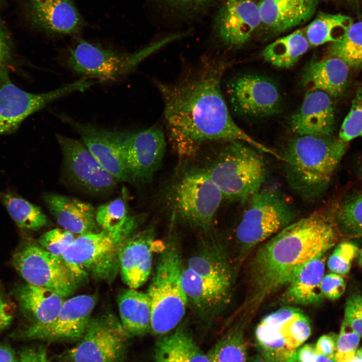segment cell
I'll return each instance as SVG.
<instances>
[{"label": "cell", "mask_w": 362, "mask_h": 362, "mask_svg": "<svg viewBox=\"0 0 362 362\" xmlns=\"http://www.w3.org/2000/svg\"><path fill=\"white\" fill-rule=\"evenodd\" d=\"M225 68L222 61L206 57L176 82L155 81L173 149L185 159L195 156L204 145L242 141L279 159L280 154L254 139L234 121L221 92Z\"/></svg>", "instance_id": "1"}, {"label": "cell", "mask_w": 362, "mask_h": 362, "mask_svg": "<svg viewBox=\"0 0 362 362\" xmlns=\"http://www.w3.org/2000/svg\"><path fill=\"white\" fill-rule=\"evenodd\" d=\"M334 216L314 212L266 240L252 261L253 302H260L291 282L311 260L323 256L338 239Z\"/></svg>", "instance_id": "2"}, {"label": "cell", "mask_w": 362, "mask_h": 362, "mask_svg": "<svg viewBox=\"0 0 362 362\" xmlns=\"http://www.w3.org/2000/svg\"><path fill=\"white\" fill-rule=\"evenodd\" d=\"M346 148L347 142L339 137L297 136L282 155L288 185L303 200H315L330 182Z\"/></svg>", "instance_id": "3"}, {"label": "cell", "mask_w": 362, "mask_h": 362, "mask_svg": "<svg viewBox=\"0 0 362 362\" xmlns=\"http://www.w3.org/2000/svg\"><path fill=\"white\" fill-rule=\"evenodd\" d=\"M199 166L229 201L248 200L265 182L266 168L261 152L242 141L221 142Z\"/></svg>", "instance_id": "4"}, {"label": "cell", "mask_w": 362, "mask_h": 362, "mask_svg": "<svg viewBox=\"0 0 362 362\" xmlns=\"http://www.w3.org/2000/svg\"><path fill=\"white\" fill-rule=\"evenodd\" d=\"M183 267L177 239H169L161 248L147 291L151 303V333L161 336L174 329L188 304L181 282Z\"/></svg>", "instance_id": "5"}, {"label": "cell", "mask_w": 362, "mask_h": 362, "mask_svg": "<svg viewBox=\"0 0 362 362\" xmlns=\"http://www.w3.org/2000/svg\"><path fill=\"white\" fill-rule=\"evenodd\" d=\"M171 219L205 233L211 232L224 198L208 174L198 165L180 166L167 190Z\"/></svg>", "instance_id": "6"}, {"label": "cell", "mask_w": 362, "mask_h": 362, "mask_svg": "<svg viewBox=\"0 0 362 362\" xmlns=\"http://www.w3.org/2000/svg\"><path fill=\"white\" fill-rule=\"evenodd\" d=\"M187 32L170 35L134 52H124L79 39L66 53L64 64L83 78L98 82L117 81L132 72L142 61Z\"/></svg>", "instance_id": "7"}, {"label": "cell", "mask_w": 362, "mask_h": 362, "mask_svg": "<svg viewBox=\"0 0 362 362\" xmlns=\"http://www.w3.org/2000/svg\"><path fill=\"white\" fill-rule=\"evenodd\" d=\"M248 201L236 229L238 242L246 249L267 240L295 221V209L276 187H262Z\"/></svg>", "instance_id": "8"}, {"label": "cell", "mask_w": 362, "mask_h": 362, "mask_svg": "<svg viewBox=\"0 0 362 362\" xmlns=\"http://www.w3.org/2000/svg\"><path fill=\"white\" fill-rule=\"evenodd\" d=\"M12 263L27 283L48 289L63 298L71 295L87 275L34 243L17 249Z\"/></svg>", "instance_id": "9"}, {"label": "cell", "mask_w": 362, "mask_h": 362, "mask_svg": "<svg viewBox=\"0 0 362 362\" xmlns=\"http://www.w3.org/2000/svg\"><path fill=\"white\" fill-rule=\"evenodd\" d=\"M136 230L114 233L102 230L81 235L65 251L66 262L99 280L111 278L119 269V253L125 240Z\"/></svg>", "instance_id": "10"}, {"label": "cell", "mask_w": 362, "mask_h": 362, "mask_svg": "<svg viewBox=\"0 0 362 362\" xmlns=\"http://www.w3.org/2000/svg\"><path fill=\"white\" fill-rule=\"evenodd\" d=\"M95 83L82 77L50 92L34 94L5 79L0 82V136L14 132L28 117L52 102L75 92H83Z\"/></svg>", "instance_id": "11"}, {"label": "cell", "mask_w": 362, "mask_h": 362, "mask_svg": "<svg viewBox=\"0 0 362 362\" xmlns=\"http://www.w3.org/2000/svg\"><path fill=\"white\" fill-rule=\"evenodd\" d=\"M130 338L121 321L107 313L92 318L80 342L70 351L73 362H122Z\"/></svg>", "instance_id": "12"}, {"label": "cell", "mask_w": 362, "mask_h": 362, "mask_svg": "<svg viewBox=\"0 0 362 362\" xmlns=\"http://www.w3.org/2000/svg\"><path fill=\"white\" fill-rule=\"evenodd\" d=\"M131 182L152 178L161 165L166 146L160 126L136 131H115Z\"/></svg>", "instance_id": "13"}, {"label": "cell", "mask_w": 362, "mask_h": 362, "mask_svg": "<svg viewBox=\"0 0 362 362\" xmlns=\"http://www.w3.org/2000/svg\"><path fill=\"white\" fill-rule=\"evenodd\" d=\"M227 94L234 111L244 117H270L279 113L282 108L278 86L258 74H243L234 77L228 84Z\"/></svg>", "instance_id": "14"}, {"label": "cell", "mask_w": 362, "mask_h": 362, "mask_svg": "<svg viewBox=\"0 0 362 362\" xmlns=\"http://www.w3.org/2000/svg\"><path fill=\"white\" fill-rule=\"evenodd\" d=\"M95 297L81 295L65 300L61 308L51 323L30 324L19 334L27 340L73 341L83 336L91 319L96 305Z\"/></svg>", "instance_id": "15"}, {"label": "cell", "mask_w": 362, "mask_h": 362, "mask_svg": "<svg viewBox=\"0 0 362 362\" xmlns=\"http://www.w3.org/2000/svg\"><path fill=\"white\" fill-rule=\"evenodd\" d=\"M65 171L76 185L95 193L115 188L117 180L99 163L83 141L56 134Z\"/></svg>", "instance_id": "16"}, {"label": "cell", "mask_w": 362, "mask_h": 362, "mask_svg": "<svg viewBox=\"0 0 362 362\" xmlns=\"http://www.w3.org/2000/svg\"><path fill=\"white\" fill-rule=\"evenodd\" d=\"M260 26L258 3L254 0H224L213 24L216 36L229 48L244 44Z\"/></svg>", "instance_id": "17"}, {"label": "cell", "mask_w": 362, "mask_h": 362, "mask_svg": "<svg viewBox=\"0 0 362 362\" xmlns=\"http://www.w3.org/2000/svg\"><path fill=\"white\" fill-rule=\"evenodd\" d=\"M31 25L49 36L77 35L84 21L72 0H26Z\"/></svg>", "instance_id": "18"}, {"label": "cell", "mask_w": 362, "mask_h": 362, "mask_svg": "<svg viewBox=\"0 0 362 362\" xmlns=\"http://www.w3.org/2000/svg\"><path fill=\"white\" fill-rule=\"evenodd\" d=\"M56 116L73 128L99 163L118 182H131L115 131L83 124L64 114Z\"/></svg>", "instance_id": "19"}, {"label": "cell", "mask_w": 362, "mask_h": 362, "mask_svg": "<svg viewBox=\"0 0 362 362\" xmlns=\"http://www.w3.org/2000/svg\"><path fill=\"white\" fill-rule=\"evenodd\" d=\"M155 230L152 225L134 233L123 244L119 253V269L124 283L131 289L143 285L152 266Z\"/></svg>", "instance_id": "20"}, {"label": "cell", "mask_w": 362, "mask_h": 362, "mask_svg": "<svg viewBox=\"0 0 362 362\" xmlns=\"http://www.w3.org/2000/svg\"><path fill=\"white\" fill-rule=\"evenodd\" d=\"M186 267L203 283L230 294L233 275L225 251L216 237L206 233Z\"/></svg>", "instance_id": "21"}, {"label": "cell", "mask_w": 362, "mask_h": 362, "mask_svg": "<svg viewBox=\"0 0 362 362\" xmlns=\"http://www.w3.org/2000/svg\"><path fill=\"white\" fill-rule=\"evenodd\" d=\"M334 124L332 97L320 90L308 91L290 119L291 130L297 136H331Z\"/></svg>", "instance_id": "22"}, {"label": "cell", "mask_w": 362, "mask_h": 362, "mask_svg": "<svg viewBox=\"0 0 362 362\" xmlns=\"http://www.w3.org/2000/svg\"><path fill=\"white\" fill-rule=\"evenodd\" d=\"M50 214L62 228L79 235L100 231L94 206L77 198L54 193L44 196Z\"/></svg>", "instance_id": "23"}, {"label": "cell", "mask_w": 362, "mask_h": 362, "mask_svg": "<svg viewBox=\"0 0 362 362\" xmlns=\"http://www.w3.org/2000/svg\"><path fill=\"white\" fill-rule=\"evenodd\" d=\"M319 0H261V26L279 33L302 24L314 15Z\"/></svg>", "instance_id": "24"}, {"label": "cell", "mask_w": 362, "mask_h": 362, "mask_svg": "<svg viewBox=\"0 0 362 362\" xmlns=\"http://www.w3.org/2000/svg\"><path fill=\"white\" fill-rule=\"evenodd\" d=\"M13 294L21 311L32 321L31 324L45 325L52 322L65 301L51 290L27 283L16 286Z\"/></svg>", "instance_id": "25"}, {"label": "cell", "mask_w": 362, "mask_h": 362, "mask_svg": "<svg viewBox=\"0 0 362 362\" xmlns=\"http://www.w3.org/2000/svg\"><path fill=\"white\" fill-rule=\"evenodd\" d=\"M349 68L344 61L335 57L311 61L303 70L302 83L308 91L320 90L331 97H338L346 88Z\"/></svg>", "instance_id": "26"}, {"label": "cell", "mask_w": 362, "mask_h": 362, "mask_svg": "<svg viewBox=\"0 0 362 362\" xmlns=\"http://www.w3.org/2000/svg\"><path fill=\"white\" fill-rule=\"evenodd\" d=\"M153 360L154 362H210L185 324H179L157 340Z\"/></svg>", "instance_id": "27"}, {"label": "cell", "mask_w": 362, "mask_h": 362, "mask_svg": "<svg viewBox=\"0 0 362 362\" xmlns=\"http://www.w3.org/2000/svg\"><path fill=\"white\" fill-rule=\"evenodd\" d=\"M322 256L307 263L288 284L283 296L286 303L313 305L322 301L324 297L321 285L325 272Z\"/></svg>", "instance_id": "28"}, {"label": "cell", "mask_w": 362, "mask_h": 362, "mask_svg": "<svg viewBox=\"0 0 362 362\" xmlns=\"http://www.w3.org/2000/svg\"><path fill=\"white\" fill-rule=\"evenodd\" d=\"M117 303L121 322L129 337L144 336L151 330V303L146 293L124 289Z\"/></svg>", "instance_id": "29"}, {"label": "cell", "mask_w": 362, "mask_h": 362, "mask_svg": "<svg viewBox=\"0 0 362 362\" xmlns=\"http://www.w3.org/2000/svg\"><path fill=\"white\" fill-rule=\"evenodd\" d=\"M262 319L277 330L291 350H297L311 334L308 317L296 307H283Z\"/></svg>", "instance_id": "30"}, {"label": "cell", "mask_w": 362, "mask_h": 362, "mask_svg": "<svg viewBox=\"0 0 362 362\" xmlns=\"http://www.w3.org/2000/svg\"><path fill=\"white\" fill-rule=\"evenodd\" d=\"M309 45L304 29H297L267 45L262 51V57L275 66L290 67L307 51Z\"/></svg>", "instance_id": "31"}, {"label": "cell", "mask_w": 362, "mask_h": 362, "mask_svg": "<svg viewBox=\"0 0 362 362\" xmlns=\"http://www.w3.org/2000/svg\"><path fill=\"white\" fill-rule=\"evenodd\" d=\"M353 23L349 16L321 12L307 26L306 36L312 46L335 42L344 36Z\"/></svg>", "instance_id": "32"}, {"label": "cell", "mask_w": 362, "mask_h": 362, "mask_svg": "<svg viewBox=\"0 0 362 362\" xmlns=\"http://www.w3.org/2000/svg\"><path fill=\"white\" fill-rule=\"evenodd\" d=\"M0 201L20 229L35 231L47 225V217L41 208L18 195L0 192Z\"/></svg>", "instance_id": "33"}, {"label": "cell", "mask_w": 362, "mask_h": 362, "mask_svg": "<svg viewBox=\"0 0 362 362\" xmlns=\"http://www.w3.org/2000/svg\"><path fill=\"white\" fill-rule=\"evenodd\" d=\"M144 217L130 216L126 202L121 197L102 204L96 210V219L102 230L117 233L136 230Z\"/></svg>", "instance_id": "34"}, {"label": "cell", "mask_w": 362, "mask_h": 362, "mask_svg": "<svg viewBox=\"0 0 362 362\" xmlns=\"http://www.w3.org/2000/svg\"><path fill=\"white\" fill-rule=\"evenodd\" d=\"M210 362H247L242 324L234 326L207 354Z\"/></svg>", "instance_id": "35"}, {"label": "cell", "mask_w": 362, "mask_h": 362, "mask_svg": "<svg viewBox=\"0 0 362 362\" xmlns=\"http://www.w3.org/2000/svg\"><path fill=\"white\" fill-rule=\"evenodd\" d=\"M330 57L338 58L349 67L362 66V21L353 23L344 36L331 43L329 47Z\"/></svg>", "instance_id": "36"}, {"label": "cell", "mask_w": 362, "mask_h": 362, "mask_svg": "<svg viewBox=\"0 0 362 362\" xmlns=\"http://www.w3.org/2000/svg\"><path fill=\"white\" fill-rule=\"evenodd\" d=\"M333 216L338 229L343 233L352 237L362 238V193L343 201Z\"/></svg>", "instance_id": "37"}, {"label": "cell", "mask_w": 362, "mask_h": 362, "mask_svg": "<svg viewBox=\"0 0 362 362\" xmlns=\"http://www.w3.org/2000/svg\"><path fill=\"white\" fill-rule=\"evenodd\" d=\"M358 137H362V84L356 90L339 134V137L346 142Z\"/></svg>", "instance_id": "38"}, {"label": "cell", "mask_w": 362, "mask_h": 362, "mask_svg": "<svg viewBox=\"0 0 362 362\" xmlns=\"http://www.w3.org/2000/svg\"><path fill=\"white\" fill-rule=\"evenodd\" d=\"M172 14L184 18L197 16L212 8L218 0H152Z\"/></svg>", "instance_id": "39"}, {"label": "cell", "mask_w": 362, "mask_h": 362, "mask_svg": "<svg viewBox=\"0 0 362 362\" xmlns=\"http://www.w3.org/2000/svg\"><path fill=\"white\" fill-rule=\"evenodd\" d=\"M75 238L74 234L63 228H54L41 235L37 242L48 252L62 257Z\"/></svg>", "instance_id": "40"}, {"label": "cell", "mask_w": 362, "mask_h": 362, "mask_svg": "<svg viewBox=\"0 0 362 362\" xmlns=\"http://www.w3.org/2000/svg\"><path fill=\"white\" fill-rule=\"evenodd\" d=\"M358 253V248L350 242H343L334 248L327 260V266L333 273L345 275L349 272L352 262Z\"/></svg>", "instance_id": "41"}, {"label": "cell", "mask_w": 362, "mask_h": 362, "mask_svg": "<svg viewBox=\"0 0 362 362\" xmlns=\"http://www.w3.org/2000/svg\"><path fill=\"white\" fill-rule=\"evenodd\" d=\"M360 338L343 319L337 337L335 362H344L355 356Z\"/></svg>", "instance_id": "42"}, {"label": "cell", "mask_w": 362, "mask_h": 362, "mask_svg": "<svg viewBox=\"0 0 362 362\" xmlns=\"http://www.w3.org/2000/svg\"><path fill=\"white\" fill-rule=\"evenodd\" d=\"M344 318L353 330L362 337V305L359 295H353L347 300Z\"/></svg>", "instance_id": "43"}, {"label": "cell", "mask_w": 362, "mask_h": 362, "mask_svg": "<svg viewBox=\"0 0 362 362\" xmlns=\"http://www.w3.org/2000/svg\"><path fill=\"white\" fill-rule=\"evenodd\" d=\"M345 288L342 275L333 272L324 276L321 285L324 298L332 300L339 298L344 293Z\"/></svg>", "instance_id": "44"}, {"label": "cell", "mask_w": 362, "mask_h": 362, "mask_svg": "<svg viewBox=\"0 0 362 362\" xmlns=\"http://www.w3.org/2000/svg\"><path fill=\"white\" fill-rule=\"evenodd\" d=\"M11 43L7 30L0 16V76L4 75L11 57Z\"/></svg>", "instance_id": "45"}, {"label": "cell", "mask_w": 362, "mask_h": 362, "mask_svg": "<svg viewBox=\"0 0 362 362\" xmlns=\"http://www.w3.org/2000/svg\"><path fill=\"white\" fill-rule=\"evenodd\" d=\"M338 335L334 333L324 334L315 344L317 353L335 360Z\"/></svg>", "instance_id": "46"}, {"label": "cell", "mask_w": 362, "mask_h": 362, "mask_svg": "<svg viewBox=\"0 0 362 362\" xmlns=\"http://www.w3.org/2000/svg\"><path fill=\"white\" fill-rule=\"evenodd\" d=\"M296 362H335V361L317 353L315 350V345L306 344L298 349Z\"/></svg>", "instance_id": "47"}, {"label": "cell", "mask_w": 362, "mask_h": 362, "mask_svg": "<svg viewBox=\"0 0 362 362\" xmlns=\"http://www.w3.org/2000/svg\"><path fill=\"white\" fill-rule=\"evenodd\" d=\"M21 362H56L50 360L46 349L42 347L24 348L20 353Z\"/></svg>", "instance_id": "48"}, {"label": "cell", "mask_w": 362, "mask_h": 362, "mask_svg": "<svg viewBox=\"0 0 362 362\" xmlns=\"http://www.w3.org/2000/svg\"><path fill=\"white\" fill-rule=\"evenodd\" d=\"M8 302L0 297V332L6 329L12 320V311Z\"/></svg>", "instance_id": "49"}, {"label": "cell", "mask_w": 362, "mask_h": 362, "mask_svg": "<svg viewBox=\"0 0 362 362\" xmlns=\"http://www.w3.org/2000/svg\"><path fill=\"white\" fill-rule=\"evenodd\" d=\"M0 362H18L12 349L5 344H0Z\"/></svg>", "instance_id": "50"}, {"label": "cell", "mask_w": 362, "mask_h": 362, "mask_svg": "<svg viewBox=\"0 0 362 362\" xmlns=\"http://www.w3.org/2000/svg\"><path fill=\"white\" fill-rule=\"evenodd\" d=\"M247 362H276L262 354L258 353L247 360Z\"/></svg>", "instance_id": "51"}, {"label": "cell", "mask_w": 362, "mask_h": 362, "mask_svg": "<svg viewBox=\"0 0 362 362\" xmlns=\"http://www.w3.org/2000/svg\"><path fill=\"white\" fill-rule=\"evenodd\" d=\"M344 362H362V356L356 353L355 356Z\"/></svg>", "instance_id": "52"}, {"label": "cell", "mask_w": 362, "mask_h": 362, "mask_svg": "<svg viewBox=\"0 0 362 362\" xmlns=\"http://www.w3.org/2000/svg\"><path fill=\"white\" fill-rule=\"evenodd\" d=\"M359 262L360 265L362 266V249L360 250L359 252Z\"/></svg>", "instance_id": "53"}, {"label": "cell", "mask_w": 362, "mask_h": 362, "mask_svg": "<svg viewBox=\"0 0 362 362\" xmlns=\"http://www.w3.org/2000/svg\"><path fill=\"white\" fill-rule=\"evenodd\" d=\"M356 353L362 356V346L357 349Z\"/></svg>", "instance_id": "54"}, {"label": "cell", "mask_w": 362, "mask_h": 362, "mask_svg": "<svg viewBox=\"0 0 362 362\" xmlns=\"http://www.w3.org/2000/svg\"><path fill=\"white\" fill-rule=\"evenodd\" d=\"M360 302H361V304L362 305V295H360Z\"/></svg>", "instance_id": "55"}]
</instances>
